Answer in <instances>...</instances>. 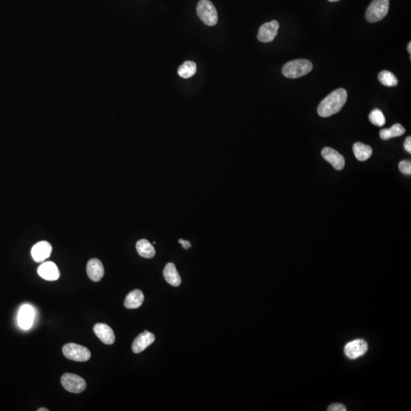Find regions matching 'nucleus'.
<instances>
[{"instance_id": "nucleus-1", "label": "nucleus", "mask_w": 411, "mask_h": 411, "mask_svg": "<svg viewBox=\"0 0 411 411\" xmlns=\"http://www.w3.org/2000/svg\"><path fill=\"white\" fill-rule=\"evenodd\" d=\"M348 100V92L344 88H337L322 101L318 113L322 118H329L341 111Z\"/></svg>"}, {"instance_id": "nucleus-2", "label": "nucleus", "mask_w": 411, "mask_h": 411, "mask_svg": "<svg viewBox=\"0 0 411 411\" xmlns=\"http://www.w3.org/2000/svg\"><path fill=\"white\" fill-rule=\"evenodd\" d=\"M312 68V63L308 60H295L286 63L282 72L287 78L297 79L309 73Z\"/></svg>"}, {"instance_id": "nucleus-3", "label": "nucleus", "mask_w": 411, "mask_h": 411, "mask_svg": "<svg viewBox=\"0 0 411 411\" xmlns=\"http://www.w3.org/2000/svg\"><path fill=\"white\" fill-rule=\"evenodd\" d=\"M197 16L208 26H214L218 22L216 7L209 0H201L197 4Z\"/></svg>"}, {"instance_id": "nucleus-4", "label": "nucleus", "mask_w": 411, "mask_h": 411, "mask_svg": "<svg viewBox=\"0 0 411 411\" xmlns=\"http://www.w3.org/2000/svg\"><path fill=\"white\" fill-rule=\"evenodd\" d=\"M389 10V0H373L366 12V19L369 22H378L387 16Z\"/></svg>"}, {"instance_id": "nucleus-5", "label": "nucleus", "mask_w": 411, "mask_h": 411, "mask_svg": "<svg viewBox=\"0 0 411 411\" xmlns=\"http://www.w3.org/2000/svg\"><path fill=\"white\" fill-rule=\"evenodd\" d=\"M62 353L67 359L76 362H86L91 358V352L88 348L73 343L64 346Z\"/></svg>"}, {"instance_id": "nucleus-6", "label": "nucleus", "mask_w": 411, "mask_h": 411, "mask_svg": "<svg viewBox=\"0 0 411 411\" xmlns=\"http://www.w3.org/2000/svg\"><path fill=\"white\" fill-rule=\"evenodd\" d=\"M62 387L69 392L79 394L86 389V382L84 378L72 373H65L61 377Z\"/></svg>"}, {"instance_id": "nucleus-7", "label": "nucleus", "mask_w": 411, "mask_h": 411, "mask_svg": "<svg viewBox=\"0 0 411 411\" xmlns=\"http://www.w3.org/2000/svg\"><path fill=\"white\" fill-rule=\"evenodd\" d=\"M368 348V344L366 340L357 339L346 344L344 352L349 359H357L367 353Z\"/></svg>"}, {"instance_id": "nucleus-8", "label": "nucleus", "mask_w": 411, "mask_h": 411, "mask_svg": "<svg viewBox=\"0 0 411 411\" xmlns=\"http://www.w3.org/2000/svg\"><path fill=\"white\" fill-rule=\"evenodd\" d=\"M279 27L280 24L278 21L275 20L263 24L258 31V40L263 43L273 41L275 37L277 36Z\"/></svg>"}, {"instance_id": "nucleus-9", "label": "nucleus", "mask_w": 411, "mask_h": 411, "mask_svg": "<svg viewBox=\"0 0 411 411\" xmlns=\"http://www.w3.org/2000/svg\"><path fill=\"white\" fill-rule=\"evenodd\" d=\"M322 157L329 162L333 168L337 171L344 169L345 166V159L335 149L330 147H325L322 151Z\"/></svg>"}, {"instance_id": "nucleus-10", "label": "nucleus", "mask_w": 411, "mask_h": 411, "mask_svg": "<svg viewBox=\"0 0 411 411\" xmlns=\"http://www.w3.org/2000/svg\"><path fill=\"white\" fill-rule=\"evenodd\" d=\"M34 318H35L34 308L28 304L21 306L18 315L19 326L24 330H28L33 325Z\"/></svg>"}, {"instance_id": "nucleus-11", "label": "nucleus", "mask_w": 411, "mask_h": 411, "mask_svg": "<svg viewBox=\"0 0 411 411\" xmlns=\"http://www.w3.org/2000/svg\"><path fill=\"white\" fill-rule=\"evenodd\" d=\"M52 252V246L46 241L38 242L31 249V256L36 262H42L50 257Z\"/></svg>"}, {"instance_id": "nucleus-12", "label": "nucleus", "mask_w": 411, "mask_h": 411, "mask_svg": "<svg viewBox=\"0 0 411 411\" xmlns=\"http://www.w3.org/2000/svg\"><path fill=\"white\" fill-rule=\"evenodd\" d=\"M38 273L41 278L47 281H55L61 276L59 269L54 262L47 261L41 265L38 269Z\"/></svg>"}, {"instance_id": "nucleus-13", "label": "nucleus", "mask_w": 411, "mask_h": 411, "mask_svg": "<svg viewBox=\"0 0 411 411\" xmlns=\"http://www.w3.org/2000/svg\"><path fill=\"white\" fill-rule=\"evenodd\" d=\"M154 341H155V336L153 333L145 330L144 333H140V335L137 336V338L135 339L132 345V349L135 353H140L145 350L151 344H153Z\"/></svg>"}, {"instance_id": "nucleus-14", "label": "nucleus", "mask_w": 411, "mask_h": 411, "mask_svg": "<svg viewBox=\"0 0 411 411\" xmlns=\"http://www.w3.org/2000/svg\"><path fill=\"white\" fill-rule=\"evenodd\" d=\"M95 334L101 341L107 345H111L115 341V335L111 327L106 324L98 323L94 326Z\"/></svg>"}, {"instance_id": "nucleus-15", "label": "nucleus", "mask_w": 411, "mask_h": 411, "mask_svg": "<svg viewBox=\"0 0 411 411\" xmlns=\"http://www.w3.org/2000/svg\"><path fill=\"white\" fill-rule=\"evenodd\" d=\"M87 274L92 281H100L104 274V266L102 261L96 258L90 260L87 264Z\"/></svg>"}, {"instance_id": "nucleus-16", "label": "nucleus", "mask_w": 411, "mask_h": 411, "mask_svg": "<svg viewBox=\"0 0 411 411\" xmlns=\"http://www.w3.org/2000/svg\"><path fill=\"white\" fill-rule=\"evenodd\" d=\"M144 301V295L140 289H135L126 295L124 301V306L129 309H136L142 306Z\"/></svg>"}, {"instance_id": "nucleus-17", "label": "nucleus", "mask_w": 411, "mask_h": 411, "mask_svg": "<svg viewBox=\"0 0 411 411\" xmlns=\"http://www.w3.org/2000/svg\"><path fill=\"white\" fill-rule=\"evenodd\" d=\"M164 279L170 285L173 287H179L182 284V279L177 270L176 267L173 263H168L163 271Z\"/></svg>"}, {"instance_id": "nucleus-18", "label": "nucleus", "mask_w": 411, "mask_h": 411, "mask_svg": "<svg viewBox=\"0 0 411 411\" xmlns=\"http://www.w3.org/2000/svg\"><path fill=\"white\" fill-rule=\"evenodd\" d=\"M352 150L356 159L360 162L367 161L372 155L371 147L362 143H356L352 147Z\"/></svg>"}, {"instance_id": "nucleus-19", "label": "nucleus", "mask_w": 411, "mask_h": 411, "mask_svg": "<svg viewBox=\"0 0 411 411\" xmlns=\"http://www.w3.org/2000/svg\"><path fill=\"white\" fill-rule=\"evenodd\" d=\"M137 250L143 258H152L156 254V250L153 246L146 239H141L137 242Z\"/></svg>"}, {"instance_id": "nucleus-20", "label": "nucleus", "mask_w": 411, "mask_h": 411, "mask_svg": "<svg viewBox=\"0 0 411 411\" xmlns=\"http://www.w3.org/2000/svg\"><path fill=\"white\" fill-rule=\"evenodd\" d=\"M405 133V129L400 123L393 125L389 129H384L380 131V137L384 140H389L394 137H401Z\"/></svg>"}, {"instance_id": "nucleus-21", "label": "nucleus", "mask_w": 411, "mask_h": 411, "mask_svg": "<svg viewBox=\"0 0 411 411\" xmlns=\"http://www.w3.org/2000/svg\"><path fill=\"white\" fill-rule=\"evenodd\" d=\"M197 72V65L192 61H186L178 68V73L181 77L188 79L194 76Z\"/></svg>"}, {"instance_id": "nucleus-22", "label": "nucleus", "mask_w": 411, "mask_h": 411, "mask_svg": "<svg viewBox=\"0 0 411 411\" xmlns=\"http://www.w3.org/2000/svg\"><path fill=\"white\" fill-rule=\"evenodd\" d=\"M378 80L382 83V85L388 87H394L398 84V80L395 75L393 74L389 70H383L381 72L378 76Z\"/></svg>"}, {"instance_id": "nucleus-23", "label": "nucleus", "mask_w": 411, "mask_h": 411, "mask_svg": "<svg viewBox=\"0 0 411 411\" xmlns=\"http://www.w3.org/2000/svg\"><path fill=\"white\" fill-rule=\"evenodd\" d=\"M369 118L370 122L375 126H383L385 124V115L379 109H374L373 111H371Z\"/></svg>"}, {"instance_id": "nucleus-24", "label": "nucleus", "mask_w": 411, "mask_h": 411, "mask_svg": "<svg viewBox=\"0 0 411 411\" xmlns=\"http://www.w3.org/2000/svg\"><path fill=\"white\" fill-rule=\"evenodd\" d=\"M399 169L403 174L407 175H411V163L409 161H402L400 163Z\"/></svg>"}, {"instance_id": "nucleus-25", "label": "nucleus", "mask_w": 411, "mask_h": 411, "mask_svg": "<svg viewBox=\"0 0 411 411\" xmlns=\"http://www.w3.org/2000/svg\"><path fill=\"white\" fill-rule=\"evenodd\" d=\"M328 411H348V408H346L345 405H344V404L336 403V404H332L331 405H330V406L328 408Z\"/></svg>"}, {"instance_id": "nucleus-26", "label": "nucleus", "mask_w": 411, "mask_h": 411, "mask_svg": "<svg viewBox=\"0 0 411 411\" xmlns=\"http://www.w3.org/2000/svg\"><path fill=\"white\" fill-rule=\"evenodd\" d=\"M404 149H406L407 152L411 153V137H408L404 142Z\"/></svg>"}, {"instance_id": "nucleus-27", "label": "nucleus", "mask_w": 411, "mask_h": 411, "mask_svg": "<svg viewBox=\"0 0 411 411\" xmlns=\"http://www.w3.org/2000/svg\"><path fill=\"white\" fill-rule=\"evenodd\" d=\"M179 243L182 244V246H183V247L185 249L189 248V247H190V246H191L190 242H187V241L183 240V239H179Z\"/></svg>"}, {"instance_id": "nucleus-28", "label": "nucleus", "mask_w": 411, "mask_h": 411, "mask_svg": "<svg viewBox=\"0 0 411 411\" xmlns=\"http://www.w3.org/2000/svg\"><path fill=\"white\" fill-rule=\"evenodd\" d=\"M408 53H409V54H411V42H409V43H408Z\"/></svg>"}, {"instance_id": "nucleus-29", "label": "nucleus", "mask_w": 411, "mask_h": 411, "mask_svg": "<svg viewBox=\"0 0 411 411\" xmlns=\"http://www.w3.org/2000/svg\"><path fill=\"white\" fill-rule=\"evenodd\" d=\"M38 411H48V409L47 408H40V409L38 410Z\"/></svg>"}, {"instance_id": "nucleus-30", "label": "nucleus", "mask_w": 411, "mask_h": 411, "mask_svg": "<svg viewBox=\"0 0 411 411\" xmlns=\"http://www.w3.org/2000/svg\"><path fill=\"white\" fill-rule=\"evenodd\" d=\"M329 1H330V2H338V1H340V0H329Z\"/></svg>"}]
</instances>
